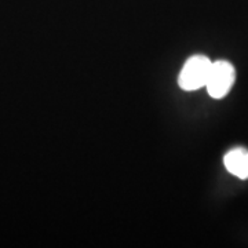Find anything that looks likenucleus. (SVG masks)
<instances>
[{
	"label": "nucleus",
	"instance_id": "1",
	"mask_svg": "<svg viewBox=\"0 0 248 248\" xmlns=\"http://www.w3.org/2000/svg\"><path fill=\"white\" fill-rule=\"evenodd\" d=\"M213 62L208 57L197 54L192 55L185 62L182 71L178 78L179 87L185 91H196V90L205 87L207 80L211 72Z\"/></svg>",
	"mask_w": 248,
	"mask_h": 248
},
{
	"label": "nucleus",
	"instance_id": "2",
	"mask_svg": "<svg viewBox=\"0 0 248 248\" xmlns=\"http://www.w3.org/2000/svg\"><path fill=\"white\" fill-rule=\"evenodd\" d=\"M234 80H236V71L231 62L223 60L213 62L211 72L205 84L208 95L214 99L226 97L234 84Z\"/></svg>",
	"mask_w": 248,
	"mask_h": 248
},
{
	"label": "nucleus",
	"instance_id": "3",
	"mask_svg": "<svg viewBox=\"0 0 248 248\" xmlns=\"http://www.w3.org/2000/svg\"><path fill=\"white\" fill-rule=\"evenodd\" d=\"M223 164L226 170L240 179H248V149L233 148L223 157Z\"/></svg>",
	"mask_w": 248,
	"mask_h": 248
}]
</instances>
